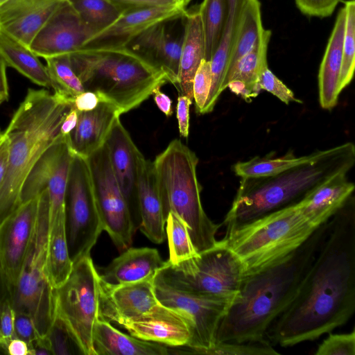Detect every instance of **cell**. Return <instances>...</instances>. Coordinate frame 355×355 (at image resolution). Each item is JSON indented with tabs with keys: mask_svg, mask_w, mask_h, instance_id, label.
<instances>
[{
	"mask_svg": "<svg viewBox=\"0 0 355 355\" xmlns=\"http://www.w3.org/2000/svg\"><path fill=\"white\" fill-rule=\"evenodd\" d=\"M156 277L179 291L232 301L244 272L237 257L220 240L214 247L178 263L166 261Z\"/></svg>",
	"mask_w": 355,
	"mask_h": 355,
	"instance_id": "9c48e42d",
	"label": "cell"
},
{
	"mask_svg": "<svg viewBox=\"0 0 355 355\" xmlns=\"http://www.w3.org/2000/svg\"><path fill=\"white\" fill-rule=\"evenodd\" d=\"M54 292L56 315L69 327L84 354L95 355L92 337L99 319V284L90 255L73 263L69 278Z\"/></svg>",
	"mask_w": 355,
	"mask_h": 355,
	"instance_id": "30bf717a",
	"label": "cell"
},
{
	"mask_svg": "<svg viewBox=\"0 0 355 355\" xmlns=\"http://www.w3.org/2000/svg\"><path fill=\"white\" fill-rule=\"evenodd\" d=\"M63 0H6L0 5V31L26 46Z\"/></svg>",
	"mask_w": 355,
	"mask_h": 355,
	"instance_id": "7402d4cb",
	"label": "cell"
},
{
	"mask_svg": "<svg viewBox=\"0 0 355 355\" xmlns=\"http://www.w3.org/2000/svg\"><path fill=\"white\" fill-rule=\"evenodd\" d=\"M8 97L0 94V105L5 101H7Z\"/></svg>",
	"mask_w": 355,
	"mask_h": 355,
	"instance_id": "91938a15",
	"label": "cell"
},
{
	"mask_svg": "<svg viewBox=\"0 0 355 355\" xmlns=\"http://www.w3.org/2000/svg\"><path fill=\"white\" fill-rule=\"evenodd\" d=\"M3 133L0 131V142L3 138Z\"/></svg>",
	"mask_w": 355,
	"mask_h": 355,
	"instance_id": "6125c7cd",
	"label": "cell"
},
{
	"mask_svg": "<svg viewBox=\"0 0 355 355\" xmlns=\"http://www.w3.org/2000/svg\"><path fill=\"white\" fill-rule=\"evenodd\" d=\"M247 0H227L228 15L219 44L210 60L211 85L207 102L215 104L225 90L223 83L239 24Z\"/></svg>",
	"mask_w": 355,
	"mask_h": 355,
	"instance_id": "4dcf8cb0",
	"label": "cell"
},
{
	"mask_svg": "<svg viewBox=\"0 0 355 355\" xmlns=\"http://www.w3.org/2000/svg\"><path fill=\"white\" fill-rule=\"evenodd\" d=\"M6 64L0 55V94L9 97V87L6 76Z\"/></svg>",
	"mask_w": 355,
	"mask_h": 355,
	"instance_id": "6f0895ef",
	"label": "cell"
},
{
	"mask_svg": "<svg viewBox=\"0 0 355 355\" xmlns=\"http://www.w3.org/2000/svg\"><path fill=\"white\" fill-rule=\"evenodd\" d=\"M6 0H0V5L2 4L4 1H6Z\"/></svg>",
	"mask_w": 355,
	"mask_h": 355,
	"instance_id": "be15d7a7",
	"label": "cell"
},
{
	"mask_svg": "<svg viewBox=\"0 0 355 355\" xmlns=\"http://www.w3.org/2000/svg\"><path fill=\"white\" fill-rule=\"evenodd\" d=\"M347 173L334 175L297 203L302 214L314 226L327 222L352 196L355 186Z\"/></svg>",
	"mask_w": 355,
	"mask_h": 355,
	"instance_id": "484cf974",
	"label": "cell"
},
{
	"mask_svg": "<svg viewBox=\"0 0 355 355\" xmlns=\"http://www.w3.org/2000/svg\"><path fill=\"white\" fill-rule=\"evenodd\" d=\"M154 278L110 288L99 287V318L122 325L148 311L159 303Z\"/></svg>",
	"mask_w": 355,
	"mask_h": 355,
	"instance_id": "ac0fdd59",
	"label": "cell"
},
{
	"mask_svg": "<svg viewBox=\"0 0 355 355\" xmlns=\"http://www.w3.org/2000/svg\"><path fill=\"white\" fill-rule=\"evenodd\" d=\"M93 35L112 24L124 11L110 0H69Z\"/></svg>",
	"mask_w": 355,
	"mask_h": 355,
	"instance_id": "74e56055",
	"label": "cell"
},
{
	"mask_svg": "<svg viewBox=\"0 0 355 355\" xmlns=\"http://www.w3.org/2000/svg\"><path fill=\"white\" fill-rule=\"evenodd\" d=\"M73 151L69 135L60 134L44 152L27 175L20 193V203L37 197L47 189L49 198V225L65 214V196Z\"/></svg>",
	"mask_w": 355,
	"mask_h": 355,
	"instance_id": "5bb4252c",
	"label": "cell"
},
{
	"mask_svg": "<svg viewBox=\"0 0 355 355\" xmlns=\"http://www.w3.org/2000/svg\"><path fill=\"white\" fill-rule=\"evenodd\" d=\"M92 35L69 0H63L35 36L29 48L44 59L70 55Z\"/></svg>",
	"mask_w": 355,
	"mask_h": 355,
	"instance_id": "2e32d148",
	"label": "cell"
},
{
	"mask_svg": "<svg viewBox=\"0 0 355 355\" xmlns=\"http://www.w3.org/2000/svg\"><path fill=\"white\" fill-rule=\"evenodd\" d=\"M192 103V99L180 95L177 104V119L178 129L180 135L184 138L188 137L189 132V107Z\"/></svg>",
	"mask_w": 355,
	"mask_h": 355,
	"instance_id": "816d5d0a",
	"label": "cell"
},
{
	"mask_svg": "<svg viewBox=\"0 0 355 355\" xmlns=\"http://www.w3.org/2000/svg\"><path fill=\"white\" fill-rule=\"evenodd\" d=\"M265 28H263L261 4L259 0H247L243 8L237 33L233 44L226 79L238 60L249 52L257 42Z\"/></svg>",
	"mask_w": 355,
	"mask_h": 355,
	"instance_id": "836d02e7",
	"label": "cell"
},
{
	"mask_svg": "<svg viewBox=\"0 0 355 355\" xmlns=\"http://www.w3.org/2000/svg\"><path fill=\"white\" fill-rule=\"evenodd\" d=\"M154 291L160 304L177 311L188 322L191 336L187 347L191 349V353L203 354L214 345L218 327L231 300L179 291L156 275Z\"/></svg>",
	"mask_w": 355,
	"mask_h": 355,
	"instance_id": "4fadbf2b",
	"label": "cell"
},
{
	"mask_svg": "<svg viewBox=\"0 0 355 355\" xmlns=\"http://www.w3.org/2000/svg\"><path fill=\"white\" fill-rule=\"evenodd\" d=\"M258 86L260 90H266L273 94L286 105H288L291 102L302 103L300 99L295 96L293 91L279 79L268 67L266 68L261 73Z\"/></svg>",
	"mask_w": 355,
	"mask_h": 355,
	"instance_id": "f6af8a7d",
	"label": "cell"
},
{
	"mask_svg": "<svg viewBox=\"0 0 355 355\" xmlns=\"http://www.w3.org/2000/svg\"><path fill=\"white\" fill-rule=\"evenodd\" d=\"M38 197L21 203L0 224V272L8 285L10 297L33 234Z\"/></svg>",
	"mask_w": 355,
	"mask_h": 355,
	"instance_id": "9a60e30c",
	"label": "cell"
},
{
	"mask_svg": "<svg viewBox=\"0 0 355 355\" xmlns=\"http://www.w3.org/2000/svg\"><path fill=\"white\" fill-rule=\"evenodd\" d=\"M354 163L355 146L347 142L313 152L308 161L279 173L241 178L222 224L225 232L299 202L334 175L348 173Z\"/></svg>",
	"mask_w": 355,
	"mask_h": 355,
	"instance_id": "3957f363",
	"label": "cell"
},
{
	"mask_svg": "<svg viewBox=\"0 0 355 355\" xmlns=\"http://www.w3.org/2000/svg\"><path fill=\"white\" fill-rule=\"evenodd\" d=\"M179 65L178 80L181 95L191 99L193 96V80L195 73L205 59L204 37L198 6L186 10Z\"/></svg>",
	"mask_w": 355,
	"mask_h": 355,
	"instance_id": "83f0119b",
	"label": "cell"
},
{
	"mask_svg": "<svg viewBox=\"0 0 355 355\" xmlns=\"http://www.w3.org/2000/svg\"><path fill=\"white\" fill-rule=\"evenodd\" d=\"M329 220L281 261L243 277L220 320L215 344L267 340V331L293 301L324 240Z\"/></svg>",
	"mask_w": 355,
	"mask_h": 355,
	"instance_id": "7a4b0ae2",
	"label": "cell"
},
{
	"mask_svg": "<svg viewBox=\"0 0 355 355\" xmlns=\"http://www.w3.org/2000/svg\"><path fill=\"white\" fill-rule=\"evenodd\" d=\"M203 354L209 355H276L279 354L268 341L222 342L215 344Z\"/></svg>",
	"mask_w": 355,
	"mask_h": 355,
	"instance_id": "b9f144b4",
	"label": "cell"
},
{
	"mask_svg": "<svg viewBox=\"0 0 355 355\" xmlns=\"http://www.w3.org/2000/svg\"><path fill=\"white\" fill-rule=\"evenodd\" d=\"M6 352L10 355H29L28 344L17 337L13 338L9 342Z\"/></svg>",
	"mask_w": 355,
	"mask_h": 355,
	"instance_id": "11a10c76",
	"label": "cell"
},
{
	"mask_svg": "<svg viewBox=\"0 0 355 355\" xmlns=\"http://www.w3.org/2000/svg\"><path fill=\"white\" fill-rule=\"evenodd\" d=\"M155 248H128L98 273V284L110 288L155 277L164 266Z\"/></svg>",
	"mask_w": 355,
	"mask_h": 355,
	"instance_id": "cb8c5ba5",
	"label": "cell"
},
{
	"mask_svg": "<svg viewBox=\"0 0 355 355\" xmlns=\"http://www.w3.org/2000/svg\"><path fill=\"white\" fill-rule=\"evenodd\" d=\"M85 90L104 96L121 114L168 83L166 74L128 47L80 49L69 55Z\"/></svg>",
	"mask_w": 355,
	"mask_h": 355,
	"instance_id": "5b68a950",
	"label": "cell"
},
{
	"mask_svg": "<svg viewBox=\"0 0 355 355\" xmlns=\"http://www.w3.org/2000/svg\"><path fill=\"white\" fill-rule=\"evenodd\" d=\"M313 153L297 157L293 153H287L280 157H273L272 154L257 156L248 161L239 162L233 166L235 174L243 178H259L273 175L288 168L308 161Z\"/></svg>",
	"mask_w": 355,
	"mask_h": 355,
	"instance_id": "d590c367",
	"label": "cell"
},
{
	"mask_svg": "<svg viewBox=\"0 0 355 355\" xmlns=\"http://www.w3.org/2000/svg\"><path fill=\"white\" fill-rule=\"evenodd\" d=\"M169 21L148 28L126 47L162 70L168 83L177 85L183 34L172 33L168 28Z\"/></svg>",
	"mask_w": 355,
	"mask_h": 355,
	"instance_id": "ffe728a7",
	"label": "cell"
},
{
	"mask_svg": "<svg viewBox=\"0 0 355 355\" xmlns=\"http://www.w3.org/2000/svg\"><path fill=\"white\" fill-rule=\"evenodd\" d=\"M131 336L170 347H187L191 339V328L177 311L159 302L148 311L123 323Z\"/></svg>",
	"mask_w": 355,
	"mask_h": 355,
	"instance_id": "d6986e66",
	"label": "cell"
},
{
	"mask_svg": "<svg viewBox=\"0 0 355 355\" xmlns=\"http://www.w3.org/2000/svg\"><path fill=\"white\" fill-rule=\"evenodd\" d=\"M101 102L109 101L96 92L85 90L73 98L72 105L77 111L85 112L94 110Z\"/></svg>",
	"mask_w": 355,
	"mask_h": 355,
	"instance_id": "f907efd6",
	"label": "cell"
},
{
	"mask_svg": "<svg viewBox=\"0 0 355 355\" xmlns=\"http://www.w3.org/2000/svg\"><path fill=\"white\" fill-rule=\"evenodd\" d=\"M153 163L165 218L172 211L184 220L198 253L214 247L220 225L214 223L203 209L196 153L174 139Z\"/></svg>",
	"mask_w": 355,
	"mask_h": 355,
	"instance_id": "8992f818",
	"label": "cell"
},
{
	"mask_svg": "<svg viewBox=\"0 0 355 355\" xmlns=\"http://www.w3.org/2000/svg\"><path fill=\"white\" fill-rule=\"evenodd\" d=\"M315 355H355V330L343 334L328 333L319 345Z\"/></svg>",
	"mask_w": 355,
	"mask_h": 355,
	"instance_id": "7bdbcfd3",
	"label": "cell"
},
{
	"mask_svg": "<svg viewBox=\"0 0 355 355\" xmlns=\"http://www.w3.org/2000/svg\"><path fill=\"white\" fill-rule=\"evenodd\" d=\"M47 189L38 197L36 223L17 283L10 297L15 312L28 315L40 337L46 338L56 316L54 288L46 272L49 227Z\"/></svg>",
	"mask_w": 355,
	"mask_h": 355,
	"instance_id": "ba28073f",
	"label": "cell"
},
{
	"mask_svg": "<svg viewBox=\"0 0 355 355\" xmlns=\"http://www.w3.org/2000/svg\"><path fill=\"white\" fill-rule=\"evenodd\" d=\"M300 10L304 15L326 17L334 11L340 0H295Z\"/></svg>",
	"mask_w": 355,
	"mask_h": 355,
	"instance_id": "bcb514c9",
	"label": "cell"
},
{
	"mask_svg": "<svg viewBox=\"0 0 355 355\" xmlns=\"http://www.w3.org/2000/svg\"><path fill=\"white\" fill-rule=\"evenodd\" d=\"M271 31L265 29L253 48L241 57L234 65L225 82L227 87L249 102L260 92L259 76L268 67L267 50Z\"/></svg>",
	"mask_w": 355,
	"mask_h": 355,
	"instance_id": "f1b7e54d",
	"label": "cell"
},
{
	"mask_svg": "<svg viewBox=\"0 0 355 355\" xmlns=\"http://www.w3.org/2000/svg\"><path fill=\"white\" fill-rule=\"evenodd\" d=\"M165 225L169 263L176 264L198 254L191 240L187 225L181 218L170 211L166 216Z\"/></svg>",
	"mask_w": 355,
	"mask_h": 355,
	"instance_id": "f35d334b",
	"label": "cell"
},
{
	"mask_svg": "<svg viewBox=\"0 0 355 355\" xmlns=\"http://www.w3.org/2000/svg\"><path fill=\"white\" fill-rule=\"evenodd\" d=\"M72 102L46 89H28L3 134L9 140L6 173L0 187V224L20 205L29 172L60 134Z\"/></svg>",
	"mask_w": 355,
	"mask_h": 355,
	"instance_id": "277c9868",
	"label": "cell"
},
{
	"mask_svg": "<svg viewBox=\"0 0 355 355\" xmlns=\"http://www.w3.org/2000/svg\"><path fill=\"white\" fill-rule=\"evenodd\" d=\"M65 230L73 263L90 255L103 230L87 159L74 153L65 196Z\"/></svg>",
	"mask_w": 355,
	"mask_h": 355,
	"instance_id": "8fae6325",
	"label": "cell"
},
{
	"mask_svg": "<svg viewBox=\"0 0 355 355\" xmlns=\"http://www.w3.org/2000/svg\"><path fill=\"white\" fill-rule=\"evenodd\" d=\"M0 55L7 67H10L33 83L51 88L46 67L31 49L0 31Z\"/></svg>",
	"mask_w": 355,
	"mask_h": 355,
	"instance_id": "d6a6232c",
	"label": "cell"
},
{
	"mask_svg": "<svg viewBox=\"0 0 355 355\" xmlns=\"http://www.w3.org/2000/svg\"><path fill=\"white\" fill-rule=\"evenodd\" d=\"M355 311V205L352 196L329 219L327 236L290 305L266 339L291 347L346 324Z\"/></svg>",
	"mask_w": 355,
	"mask_h": 355,
	"instance_id": "6da1fadb",
	"label": "cell"
},
{
	"mask_svg": "<svg viewBox=\"0 0 355 355\" xmlns=\"http://www.w3.org/2000/svg\"><path fill=\"white\" fill-rule=\"evenodd\" d=\"M124 12L157 6H172L175 5H183L178 0H110ZM184 6V5H183Z\"/></svg>",
	"mask_w": 355,
	"mask_h": 355,
	"instance_id": "681fc988",
	"label": "cell"
},
{
	"mask_svg": "<svg viewBox=\"0 0 355 355\" xmlns=\"http://www.w3.org/2000/svg\"><path fill=\"white\" fill-rule=\"evenodd\" d=\"M86 159L103 229L119 250H125L132 243L137 227L114 176L105 144Z\"/></svg>",
	"mask_w": 355,
	"mask_h": 355,
	"instance_id": "7c38bea8",
	"label": "cell"
},
{
	"mask_svg": "<svg viewBox=\"0 0 355 355\" xmlns=\"http://www.w3.org/2000/svg\"><path fill=\"white\" fill-rule=\"evenodd\" d=\"M121 112L110 102H101L92 110L78 111V121L69 135L70 147L75 154L87 158L103 146Z\"/></svg>",
	"mask_w": 355,
	"mask_h": 355,
	"instance_id": "d4e9b609",
	"label": "cell"
},
{
	"mask_svg": "<svg viewBox=\"0 0 355 355\" xmlns=\"http://www.w3.org/2000/svg\"><path fill=\"white\" fill-rule=\"evenodd\" d=\"M345 7L339 10L329 37L318 73L319 101L322 108H334L341 92L339 77L343 59V40L345 28Z\"/></svg>",
	"mask_w": 355,
	"mask_h": 355,
	"instance_id": "4316f807",
	"label": "cell"
},
{
	"mask_svg": "<svg viewBox=\"0 0 355 355\" xmlns=\"http://www.w3.org/2000/svg\"><path fill=\"white\" fill-rule=\"evenodd\" d=\"M9 155V140L3 134L0 142V187L1 186L6 173Z\"/></svg>",
	"mask_w": 355,
	"mask_h": 355,
	"instance_id": "f5cc1de1",
	"label": "cell"
},
{
	"mask_svg": "<svg viewBox=\"0 0 355 355\" xmlns=\"http://www.w3.org/2000/svg\"><path fill=\"white\" fill-rule=\"evenodd\" d=\"M105 145L119 186L129 205L135 221L139 219L137 196V157L139 152L130 135L118 117Z\"/></svg>",
	"mask_w": 355,
	"mask_h": 355,
	"instance_id": "44dd1931",
	"label": "cell"
},
{
	"mask_svg": "<svg viewBox=\"0 0 355 355\" xmlns=\"http://www.w3.org/2000/svg\"><path fill=\"white\" fill-rule=\"evenodd\" d=\"M46 338L53 355H85L72 332L58 315L55 316Z\"/></svg>",
	"mask_w": 355,
	"mask_h": 355,
	"instance_id": "60d3db41",
	"label": "cell"
},
{
	"mask_svg": "<svg viewBox=\"0 0 355 355\" xmlns=\"http://www.w3.org/2000/svg\"><path fill=\"white\" fill-rule=\"evenodd\" d=\"M46 252V272L49 283L55 289L69 278L73 266L70 258L65 230V214L49 225Z\"/></svg>",
	"mask_w": 355,
	"mask_h": 355,
	"instance_id": "1f68e13d",
	"label": "cell"
},
{
	"mask_svg": "<svg viewBox=\"0 0 355 355\" xmlns=\"http://www.w3.org/2000/svg\"><path fill=\"white\" fill-rule=\"evenodd\" d=\"M204 37L205 60L210 61L227 19V0H203L198 6Z\"/></svg>",
	"mask_w": 355,
	"mask_h": 355,
	"instance_id": "e575fe53",
	"label": "cell"
},
{
	"mask_svg": "<svg viewBox=\"0 0 355 355\" xmlns=\"http://www.w3.org/2000/svg\"><path fill=\"white\" fill-rule=\"evenodd\" d=\"M45 60L53 94L72 102L75 96L85 91L72 68L69 55L54 56Z\"/></svg>",
	"mask_w": 355,
	"mask_h": 355,
	"instance_id": "8d00e7d4",
	"label": "cell"
},
{
	"mask_svg": "<svg viewBox=\"0 0 355 355\" xmlns=\"http://www.w3.org/2000/svg\"><path fill=\"white\" fill-rule=\"evenodd\" d=\"M346 11L345 28L343 40V59L339 77V89L352 81L355 69V1H344Z\"/></svg>",
	"mask_w": 355,
	"mask_h": 355,
	"instance_id": "ab89813d",
	"label": "cell"
},
{
	"mask_svg": "<svg viewBox=\"0 0 355 355\" xmlns=\"http://www.w3.org/2000/svg\"><path fill=\"white\" fill-rule=\"evenodd\" d=\"M78 121V111L72 107L63 120L60 127V134L68 136L75 128Z\"/></svg>",
	"mask_w": 355,
	"mask_h": 355,
	"instance_id": "9f6ffc18",
	"label": "cell"
},
{
	"mask_svg": "<svg viewBox=\"0 0 355 355\" xmlns=\"http://www.w3.org/2000/svg\"><path fill=\"white\" fill-rule=\"evenodd\" d=\"M317 227L296 203L225 232L222 241L240 261L245 276L291 254Z\"/></svg>",
	"mask_w": 355,
	"mask_h": 355,
	"instance_id": "52a82bcc",
	"label": "cell"
},
{
	"mask_svg": "<svg viewBox=\"0 0 355 355\" xmlns=\"http://www.w3.org/2000/svg\"><path fill=\"white\" fill-rule=\"evenodd\" d=\"M154 101L158 108L167 116L172 114V101L164 93L161 92L160 88L155 89L153 92Z\"/></svg>",
	"mask_w": 355,
	"mask_h": 355,
	"instance_id": "db71d44e",
	"label": "cell"
},
{
	"mask_svg": "<svg viewBox=\"0 0 355 355\" xmlns=\"http://www.w3.org/2000/svg\"><path fill=\"white\" fill-rule=\"evenodd\" d=\"M15 333L16 337L24 340L28 346L39 336L31 318L21 312H15Z\"/></svg>",
	"mask_w": 355,
	"mask_h": 355,
	"instance_id": "c3c4849f",
	"label": "cell"
},
{
	"mask_svg": "<svg viewBox=\"0 0 355 355\" xmlns=\"http://www.w3.org/2000/svg\"><path fill=\"white\" fill-rule=\"evenodd\" d=\"M137 196L141 232L152 242L165 238L166 218L153 163L139 151L137 157Z\"/></svg>",
	"mask_w": 355,
	"mask_h": 355,
	"instance_id": "603a6c76",
	"label": "cell"
},
{
	"mask_svg": "<svg viewBox=\"0 0 355 355\" xmlns=\"http://www.w3.org/2000/svg\"><path fill=\"white\" fill-rule=\"evenodd\" d=\"M211 85L210 61L203 59L193 78V96L197 113L202 114Z\"/></svg>",
	"mask_w": 355,
	"mask_h": 355,
	"instance_id": "ee69618b",
	"label": "cell"
},
{
	"mask_svg": "<svg viewBox=\"0 0 355 355\" xmlns=\"http://www.w3.org/2000/svg\"><path fill=\"white\" fill-rule=\"evenodd\" d=\"M180 2H181L183 5L187 6V5L191 1V0H178Z\"/></svg>",
	"mask_w": 355,
	"mask_h": 355,
	"instance_id": "94428289",
	"label": "cell"
},
{
	"mask_svg": "<svg viewBox=\"0 0 355 355\" xmlns=\"http://www.w3.org/2000/svg\"><path fill=\"white\" fill-rule=\"evenodd\" d=\"M185 7L157 6L124 12L110 26L89 38L80 49L126 47L151 26L183 16Z\"/></svg>",
	"mask_w": 355,
	"mask_h": 355,
	"instance_id": "e0dca14e",
	"label": "cell"
},
{
	"mask_svg": "<svg viewBox=\"0 0 355 355\" xmlns=\"http://www.w3.org/2000/svg\"><path fill=\"white\" fill-rule=\"evenodd\" d=\"M95 355H165L166 345L125 334L107 321L98 319L93 331Z\"/></svg>",
	"mask_w": 355,
	"mask_h": 355,
	"instance_id": "f546056e",
	"label": "cell"
},
{
	"mask_svg": "<svg viewBox=\"0 0 355 355\" xmlns=\"http://www.w3.org/2000/svg\"><path fill=\"white\" fill-rule=\"evenodd\" d=\"M8 300H10L9 288L1 272H0V318L3 306Z\"/></svg>",
	"mask_w": 355,
	"mask_h": 355,
	"instance_id": "680465c9",
	"label": "cell"
},
{
	"mask_svg": "<svg viewBox=\"0 0 355 355\" xmlns=\"http://www.w3.org/2000/svg\"><path fill=\"white\" fill-rule=\"evenodd\" d=\"M15 313L10 300L5 304L0 318V347L7 354V346L15 337Z\"/></svg>",
	"mask_w": 355,
	"mask_h": 355,
	"instance_id": "7dc6e473",
	"label": "cell"
}]
</instances>
